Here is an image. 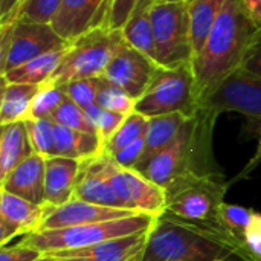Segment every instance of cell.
Segmentation results:
<instances>
[{
  "label": "cell",
  "instance_id": "cell-36",
  "mask_svg": "<svg viewBox=\"0 0 261 261\" xmlns=\"http://www.w3.org/2000/svg\"><path fill=\"white\" fill-rule=\"evenodd\" d=\"M99 78H86V80H75L64 84V90L67 98L78 104L81 109L87 110L96 104Z\"/></svg>",
  "mask_w": 261,
  "mask_h": 261
},
{
  "label": "cell",
  "instance_id": "cell-12",
  "mask_svg": "<svg viewBox=\"0 0 261 261\" xmlns=\"http://www.w3.org/2000/svg\"><path fill=\"white\" fill-rule=\"evenodd\" d=\"M161 66L141 54L135 47L125 44L110 61L102 78L118 86L138 101L151 84Z\"/></svg>",
  "mask_w": 261,
  "mask_h": 261
},
{
  "label": "cell",
  "instance_id": "cell-33",
  "mask_svg": "<svg viewBox=\"0 0 261 261\" xmlns=\"http://www.w3.org/2000/svg\"><path fill=\"white\" fill-rule=\"evenodd\" d=\"M52 122L72 128V130H78V132H84V133H90V135H98L95 125L90 122L87 113L84 109H81L78 104H75L72 99H66L58 110L52 115L50 118Z\"/></svg>",
  "mask_w": 261,
  "mask_h": 261
},
{
  "label": "cell",
  "instance_id": "cell-2",
  "mask_svg": "<svg viewBox=\"0 0 261 261\" xmlns=\"http://www.w3.org/2000/svg\"><path fill=\"white\" fill-rule=\"evenodd\" d=\"M144 261H255L217 222H190L164 213L148 236Z\"/></svg>",
  "mask_w": 261,
  "mask_h": 261
},
{
  "label": "cell",
  "instance_id": "cell-19",
  "mask_svg": "<svg viewBox=\"0 0 261 261\" xmlns=\"http://www.w3.org/2000/svg\"><path fill=\"white\" fill-rule=\"evenodd\" d=\"M44 219V206L24 200L0 190V222L9 225L18 237L40 231Z\"/></svg>",
  "mask_w": 261,
  "mask_h": 261
},
{
  "label": "cell",
  "instance_id": "cell-9",
  "mask_svg": "<svg viewBox=\"0 0 261 261\" xmlns=\"http://www.w3.org/2000/svg\"><path fill=\"white\" fill-rule=\"evenodd\" d=\"M158 64L177 67L193 61L188 2H156L150 9Z\"/></svg>",
  "mask_w": 261,
  "mask_h": 261
},
{
  "label": "cell",
  "instance_id": "cell-25",
  "mask_svg": "<svg viewBox=\"0 0 261 261\" xmlns=\"http://www.w3.org/2000/svg\"><path fill=\"white\" fill-rule=\"evenodd\" d=\"M225 3L226 0H188L190 32L194 55H197L205 46Z\"/></svg>",
  "mask_w": 261,
  "mask_h": 261
},
{
  "label": "cell",
  "instance_id": "cell-14",
  "mask_svg": "<svg viewBox=\"0 0 261 261\" xmlns=\"http://www.w3.org/2000/svg\"><path fill=\"white\" fill-rule=\"evenodd\" d=\"M138 214H142V213H136L132 210L110 208V206L95 205L90 202H83V200L73 199V200L64 203L61 206H57V208L44 206V219H43L40 231L102 223V222L125 219V217H132V216H138Z\"/></svg>",
  "mask_w": 261,
  "mask_h": 261
},
{
  "label": "cell",
  "instance_id": "cell-13",
  "mask_svg": "<svg viewBox=\"0 0 261 261\" xmlns=\"http://www.w3.org/2000/svg\"><path fill=\"white\" fill-rule=\"evenodd\" d=\"M109 8L110 0H63L50 24L61 38L72 43L86 32L104 26Z\"/></svg>",
  "mask_w": 261,
  "mask_h": 261
},
{
  "label": "cell",
  "instance_id": "cell-1",
  "mask_svg": "<svg viewBox=\"0 0 261 261\" xmlns=\"http://www.w3.org/2000/svg\"><path fill=\"white\" fill-rule=\"evenodd\" d=\"M260 35L261 24L243 2L226 0L205 46L191 61L199 109L228 75L243 66Z\"/></svg>",
  "mask_w": 261,
  "mask_h": 261
},
{
  "label": "cell",
  "instance_id": "cell-44",
  "mask_svg": "<svg viewBox=\"0 0 261 261\" xmlns=\"http://www.w3.org/2000/svg\"><path fill=\"white\" fill-rule=\"evenodd\" d=\"M158 2H188V0H158Z\"/></svg>",
  "mask_w": 261,
  "mask_h": 261
},
{
  "label": "cell",
  "instance_id": "cell-17",
  "mask_svg": "<svg viewBox=\"0 0 261 261\" xmlns=\"http://www.w3.org/2000/svg\"><path fill=\"white\" fill-rule=\"evenodd\" d=\"M44 156L34 153L0 180V190L32 203L44 205Z\"/></svg>",
  "mask_w": 261,
  "mask_h": 261
},
{
  "label": "cell",
  "instance_id": "cell-23",
  "mask_svg": "<svg viewBox=\"0 0 261 261\" xmlns=\"http://www.w3.org/2000/svg\"><path fill=\"white\" fill-rule=\"evenodd\" d=\"M70 46L44 54L15 69H11L2 73V80L6 83H20V84H44L54 76L55 70L58 69L63 58L69 52Z\"/></svg>",
  "mask_w": 261,
  "mask_h": 261
},
{
  "label": "cell",
  "instance_id": "cell-24",
  "mask_svg": "<svg viewBox=\"0 0 261 261\" xmlns=\"http://www.w3.org/2000/svg\"><path fill=\"white\" fill-rule=\"evenodd\" d=\"M187 119L188 116L182 113H170V115L148 118V128L145 133V150H144L142 161L139 162L138 167L144 165L154 154H158L165 147H168L174 141V138L179 135Z\"/></svg>",
  "mask_w": 261,
  "mask_h": 261
},
{
  "label": "cell",
  "instance_id": "cell-42",
  "mask_svg": "<svg viewBox=\"0 0 261 261\" xmlns=\"http://www.w3.org/2000/svg\"><path fill=\"white\" fill-rule=\"evenodd\" d=\"M249 15L261 24V0H242Z\"/></svg>",
  "mask_w": 261,
  "mask_h": 261
},
{
  "label": "cell",
  "instance_id": "cell-43",
  "mask_svg": "<svg viewBox=\"0 0 261 261\" xmlns=\"http://www.w3.org/2000/svg\"><path fill=\"white\" fill-rule=\"evenodd\" d=\"M37 261H87L84 258H76V257H54V255H46L43 254L41 258Z\"/></svg>",
  "mask_w": 261,
  "mask_h": 261
},
{
  "label": "cell",
  "instance_id": "cell-18",
  "mask_svg": "<svg viewBox=\"0 0 261 261\" xmlns=\"http://www.w3.org/2000/svg\"><path fill=\"white\" fill-rule=\"evenodd\" d=\"M73 199L90 202L95 205L125 210L102 171L101 154L81 161Z\"/></svg>",
  "mask_w": 261,
  "mask_h": 261
},
{
  "label": "cell",
  "instance_id": "cell-7",
  "mask_svg": "<svg viewBox=\"0 0 261 261\" xmlns=\"http://www.w3.org/2000/svg\"><path fill=\"white\" fill-rule=\"evenodd\" d=\"M135 112L145 118L170 113H182L188 118L196 116L199 102L193 64L187 63L171 69L161 67L147 92L136 101Z\"/></svg>",
  "mask_w": 261,
  "mask_h": 261
},
{
  "label": "cell",
  "instance_id": "cell-15",
  "mask_svg": "<svg viewBox=\"0 0 261 261\" xmlns=\"http://www.w3.org/2000/svg\"><path fill=\"white\" fill-rule=\"evenodd\" d=\"M151 231V229H150ZM150 231L107 240L104 243L73 251L50 252L54 257H76L87 261H144Z\"/></svg>",
  "mask_w": 261,
  "mask_h": 261
},
{
  "label": "cell",
  "instance_id": "cell-39",
  "mask_svg": "<svg viewBox=\"0 0 261 261\" xmlns=\"http://www.w3.org/2000/svg\"><path fill=\"white\" fill-rule=\"evenodd\" d=\"M248 251L257 261H261V214L255 213L251 229L246 237Z\"/></svg>",
  "mask_w": 261,
  "mask_h": 261
},
{
  "label": "cell",
  "instance_id": "cell-5",
  "mask_svg": "<svg viewBox=\"0 0 261 261\" xmlns=\"http://www.w3.org/2000/svg\"><path fill=\"white\" fill-rule=\"evenodd\" d=\"M122 31L99 26L72 41V46L49 83L64 86L75 80L99 78L113 57L125 46Z\"/></svg>",
  "mask_w": 261,
  "mask_h": 261
},
{
  "label": "cell",
  "instance_id": "cell-3",
  "mask_svg": "<svg viewBox=\"0 0 261 261\" xmlns=\"http://www.w3.org/2000/svg\"><path fill=\"white\" fill-rule=\"evenodd\" d=\"M217 115L199 109L187 119L174 141L136 170L161 188L177 179L223 176L213 153V133Z\"/></svg>",
  "mask_w": 261,
  "mask_h": 261
},
{
  "label": "cell",
  "instance_id": "cell-20",
  "mask_svg": "<svg viewBox=\"0 0 261 261\" xmlns=\"http://www.w3.org/2000/svg\"><path fill=\"white\" fill-rule=\"evenodd\" d=\"M26 121H17L2 125L0 133V180L15 167L34 154Z\"/></svg>",
  "mask_w": 261,
  "mask_h": 261
},
{
  "label": "cell",
  "instance_id": "cell-8",
  "mask_svg": "<svg viewBox=\"0 0 261 261\" xmlns=\"http://www.w3.org/2000/svg\"><path fill=\"white\" fill-rule=\"evenodd\" d=\"M70 44L49 23L12 20L0 24V72L5 73L37 57Z\"/></svg>",
  "mask_w": 261,
  "mask_h": 261
},
{
  "label": "cell",
  "instance_id": "cell-29",
  "mask_svg": "<svg viewBox=\"0 0 261 261\" xmlns=\"http://www.w3.org/2000/svg\"><path fill=\"white\" fill-rule=\"evenodd\" d=\"M158 0H110L106 28L122 31L125 24L142 12H148Z\"/></svg>",
  "mask_w": 261,
  "mask_h": 261
},
{
  "label": "cell",
  "instance_id": "cell-16",
  "mask_svg": "<svg viewBox=\"0 0 261 261\" xmlns=\"http://www.w3.org/2000/svg\"><path fill=\"white\" fill-rule=\"evenodd\" d=\"M44 161V206L57 208L73 200L81 161L61 156H47Z\"/></svg>",
  "mask_w": 261,
  "mask_h": 261
},
{
  "label": "cell",
  "instance_id": "cell-10",
  "mask_svg": "<svg viewBox=\"0 0 261 261\" xmlns=\"http://www.w3.org/2000/svg\"><path fill=\"white\" fill-rule=\"evenodd\" d=\"M226 190L223 176L177 179L164 188L165 213L190 222H216Z\"/></svg>",
  "mask_w": 261,
  "mask_h": 261
},
{
  "label": "cell",
  "instance_id": "cell-34",
  "mask_svg": "<svg viewBox=\"0 0 261 261\" xmlns=\"http://www.w3.org/2000/svg\"><path fill=\"white\" fill-rule=\"evenodd\" d=\"M26 127L34 151L47 158L54 156L55 147V122L50 119H28Z\"/></svg>",
  "mask_w": 261,
  "mask_h": 261
},
{
  "label": "cell",
  "instance_id": "cell-21",
  "mask_svg": "<svg viewBox=\"0 0 261 261\" xmlns=\"http://www.w3.org/2000/svg\"><path fill=\"white\" fill-rule=\"evenodd\" d=\"M106 151V144L98 135L72 130L55 124L54 156L84 161Z\"/></svg>",
  "mask_w": 261,
  "mask_h": 261
},
{
  "label": "cell",
  "instance_id": "cell-22",
  "mask_svg": "<svg viewBox=\"0 0 261 261\" xmlns=\"http://www.w3.org/2000/svg\"><path fill=\"white\" fill-rule=\"evenodd\" d=\"M41 84H20L3 81L2 102H0V124H11L17 121H28L31 118V107Z\"/></svg>",
  "mask_w": 261,
  "mask_h": 261
},
{
  "label": "cell",
  "instance_id": "cell-6",
  "mask_svg": "<svg viewBox=\"0 0 261 261\" xmlns=\"http://www.w3.org/2000/svg\"><path fill=\"white\" fill-rule=\"evenodd\" d=\"M200 109L210 110L217 116L225 112H239L246 119L248 132L258 138L255 158L249 162L242 177L252 171L261 162V76L240 67L228 75L217 89L205 99Z\"/></svg>",
  "mask_w": 261,
  "mask_h": 261
},
{
  "label": "cell",
  "instance_id": "cell-4",
  "mask_svg": "<svg viewBox=\"0 0 261 261\" xmlns=\"http://www.w3.org/2000/svg\"><path fill=\"white\" fill-rule=\"evenodd\" d=\"M156 220H158L156 216L138 214L125 219L93 223V225H81V226H72L63 229H44L21 237L18 245L40 251L41 254L84 249L104 243L107 240L150 231L154 226Z\"/></svg>",
  "mask_w": 261,
  "mask_h": 261
},
{
  "label": "cell",
  "instance_id": "cell-30",
  "mask_svg": "<svg viewBox=\"0 0 261 261\" xmlns=\"http://www.w3.org/2000/svg\"><path fill=\"white\" fill-rule=\"evenodd\" d=\"M96 106H99L104 110L121 113V115H132L136 107V101L125 93L118 86L109 83L102 76H99V86H98V95H96Z\"/></svg>",
  "mask_w": 261,
  "mask_h": 261
},
{
  "label": "cell",
  "instance_id": "cell-28",
  "mask_svg": "<svg viewBox=\"0 0 261 261\" xmlns=\"http://www.w3.org/2000/svg\"><path fill=\"white\" fill-rule=\"evenodd\" d=\"M148 128V118L144 115L133 112L125 118L122 125L118 128V132L112 136V139L106 145V151L110 154H115L130 145L132 142L138 141L139 138H144Z\"/></svg>",
  "mask_w": 261,
  "mask_h": 261
},
{
  "label": "cell",
  "instance_id": "cell-37",
  "mask_svg": "<svg viewBox=\"0 0 261 261\" xmlns=\"http://www.w3.org/2000/svg\"><path fill=\"white\" fill-rule=\"evenodd\" d=\"M144 150H145V136L139 138L138 141L132 142L130 145H127L125 148H122L121 151H118L112 156L121 167L135 170L139 165V162L142 161Z\"/></svg>",
  "mask_w": 261,
  "mask_h": 261
},
{
  "label": "cell",
  "instance_id": "cell-26",
  "mask_svg": "<svg viewBox=\"0 0 261 261\" xmlns=\"http://www.w3.org/2000/svg\"><path fill=\"white\" fill-rule=\"evenodd\" d=\"M254 216H255V213L252 210H248V208H243V206H237V205H229V203L223 202L219 206V211H217V216H216V222H217V225L226 234H229L237 243H240L248 251L246 237H248V232L251 229Z\"/></svg>",
  "mask_w": 261,
  "mask_h": 261
},
{
  "label": "cell",
  "instance_id": "cell-32",
  "mask_svg": "<svg viewBox=\"0 0 261 261\" xmlns=\"http://www.w3.org/2000/svg\"><path fill=\"white\" fill-rule=\"evenodd\" d=\"M63 0H21L15 9L12 20H24L34 23H52Z\"/></svg>",
  "mask_w": 261,
  "mask_h": 261
},
{
  "label": "cell",
  "instance_id": "cell-40",
  "mask_svg": "<svg viewBox=\"0 0 261 261\" xmlns=\"http://www.w3.org/2000/svg\"><path fill=\"white\" fill-rule=\"evenodd\" d=\"M242 67L246 69L248 72H252V73L261 76V35L258 37V40L254 43V46L251 47V50L246 55L245 63H243Z\"/></svg>",
  "mask_w": 261,
  "mask_h": 261
},
{
  "label": "cell",
  "instance_id": "cell-35",
  "mask_svg": "<svg viewBox=\"0 0 261 261\" xmlns=\"http://www.w3.org/2000/svg\"><path fill=\"white\" fill-rule=\"evenodd\" d=\"M90 122L95 125L98 136L102 139V142L107 145V142L112 139V136L118 132V128L122 125V122L125 121V115L121 113H115V112H109L101 109L99 106H92L90 109L86 110Z\"/></svg>",
  "mask_w": 261,
  "mask_h": 261
},
{
  "label": "cell",
  "instance_id": "cell-11",
  "mask_svg": "<svg viewBox=\"0 0 261 261\" xmlns=\"http://www.w3.org/2000/svg\"><path fill=\"white\" fill-rule=\"evenodd\" d=\"M102 171L125 210L150 216H162L167 206L164 188L148 180L138 170L121 167L110 153H101Z\"/></svg>",
  "mask_w": 261,
  "mask_h": 261
},
{
  "label": "cell",
  "instance_id": "cell-41",
  "mask_svg": "<svg viewBox=\"0 0 261 261\" xmlns=\"http://www.w3.org/2000/svg\"><path fill=\"white\" fill-rule=\"evenodd\" d=\"M21 0H0V24L9 23Z\"/></svg>",
  "mask_w": 261,
  "mask_h": 261
},
{
  "label": "cell",
  "instance_id": "cell-31",
  "mask_svg": "<svg viewBox=\"0 0 261 261\" xmlns=\"http://www.w3.org/2000/svg\"><path fill=\"white\" fill-rule=\"evenodd\" d=\"M66 99L67 93L64 90V86H57L49 81L41 84L38 93L32 101L29 119H50Z\"/></svg>",
  "mask_w": 261,
  "mask_h": 261
},
{
  "label": "cell",
  "instance_id": "cell-38",
  "mask_svg": "<svg viewBox=\"0 0 261 261\" xmlns=\"http://www.w3.org/2000/svg\"><path fill=\"white\" fill-rule=\"evenodd\" d=\"M41 252L21 246V245H14V246H2L0 249V261H37L41 258Z\"/></svg>",
  "mask_w": 261,
  "mask_h": 261
},
{
  "label": "cell",
  "instance_id": "cell-27",
  "mask_svg": "<svg viewBox=\"0 0 261 261\" xmlns=\"http://www.w3.org/2000/svg\"><path fill=\"white\" fill-rule=\"evenodd\" d=\"M125 43L141 54L147 55L153 61L158 63V54H156V41H154V32H153V23L151 15L148 12H142L139 15H135L122 29Z\"/></svg>",
  "mask_w": 261,
  "mask_h": 261
}]
</instances>
